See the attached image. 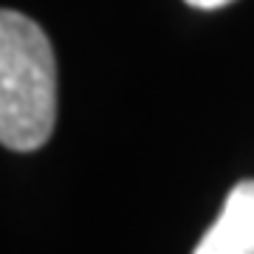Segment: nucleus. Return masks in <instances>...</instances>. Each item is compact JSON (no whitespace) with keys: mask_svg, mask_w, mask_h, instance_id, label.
Returning <instances> with one entry per match:
<instances>
[{"mask_svg":"<svg viewBox=\"0 0 254 254\" xmlns=\"http://www.w3.org/2000/svg\"><path fill=\"white\" fill-rule=\"evenodd\" d=\"M57 122V60L31 17L0 14V141L14 153L46 144Z\"/></svg>","mask_w":254,"mask_h":254,"instance_id":"nucleus-1","label":"nucleus"},{"mask_svg":"<svg viewBox=\"0 0 254 254\" xmlns=\"http://www.w3.org/2000/svg\"><path fill=\"white\" fill-rule=\"evenodd\" d=\"M192 254H254V181H240Z\"/></svg>","mask_w":254,"mask_h":254,"instance_id":"nucleus-2","label":"nucleus"},{"mask_svg":"<svg viewBox=\"0 0 254 254\" xmlns=\"http://www.w3.org/2000/svg\"><path fill=\"white\" fill-rule=\"evenodd\" d=\"M184 3H190V6H195V9H223V6H229V3H235V0H184Z\"/></svg>","mask_w":254,"mask_h":254,"instance_id":"nucleus-3","label":"nucleus"}]
</instances>
